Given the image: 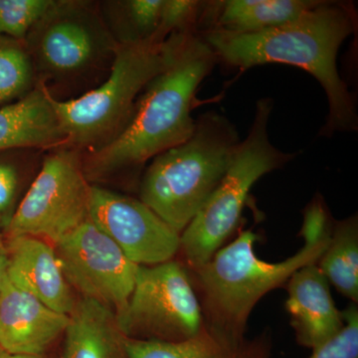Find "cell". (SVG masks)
I'll return each instance as SVG.
<instances>
[{"label":"cell","mask_w":358,"mask_h":358,"mask_svg":"<svg viewBox=\"0 0 358 358\" xmlns=\"http://www.w3.org/2000/svg\"><path fill=\"white\" fill-rule=\"evenodd\" d=\"M69 315L47 307L4 275L0 289V346L9 352L46 355L63 336Z\"/></svg>","instance_id":"obj_12"},{"label":"cell","mask_w":358,"mask_h":358,"mask_svg":"<svg viewBox=\"0 0 358 358\" xmlns=\"http://www.w3.org/2000/svg\"><path fill=\"white\" fill-rule=\"evenodd\" d=\"M7 255L6 245L2 242L1 234H0V289H1L2 282H3L4 275L6 272Z\"/></svg>","instance_id":"obj_26"},{"label":"cell","mask_w":358,"mask_h":358,"mask_svg":"<svg viewBox=\"0 0 358 358\" xmlns=\"http://www.w3.org/2000/svg\"><path fill=\"white\" fill-rule=\"evenodd\" d=\"M37 83L58 102L85 95L105 81L117 46L98 2L52 0L24 39Z\"/></svg>","instance_id":"obj_4"},{"label":"cell","mask_w":358,"mask_h":358,"mask_svg":"<svg viewBox=\"0 0 358 358\" xmlns=\"http://www.w3.org/2000/svg\"><path fill=\"white\" fill-rule=\"evenodd\" d=\"M272 110L271 99L257 102L248 136L239 141L217 187L181 233L178 254L187 270H194L210 260L234 232L257 181L282 169L296 155L282 152L271 143L268 124Z\"/></svg>","instance_id":"obj_7"},{"label":"cell","mask_w":358,"mask_h":358,"mask_svg":"<svg viewBox=\"0 0 358 358\" xmlns=\"http://www.w3.org/2000/svg\"><path fill=\"white\" fill-rule=\"evenodd\" d=\"M22 173L14 162L0 160V226L6 227L15 211L16 199L21 187Z\"/></svg>","instance_id":"obj_25"},{"label":"cell","mask_w":358,"mask_h":358,"mask_svg":"<svg viewBox=\"0 0 358 358\" xmlns=\"http://www.w3.org/2000/svg\"><path fill=\"white\" fill-rule=\"evenodd\" d=\"M240 141L236 127L225 115L202 114L187 141L145 166L141 201L181 234L217 187Z\"/></svg>","instance_id":"obj_5"},{"label":"cell","mask_w":358,"mask_h":358,"mask_svg":"<svg viewBox=\"0 0 358 358\" xmlns=\"http://www.w3.org/2000/svg\"><path fill=\"white\" fill-rule=\"evenodd\" d=\"M334 221L324 199L317 195L303 211L300 234L305 243L286 260L268 263L258 258L254 246L259 236L248 229L240 231L234 241L203 265L187 270L205 329L232 341L246 338L247 322L256 303L301 268L319 262L329 245Z\"/></svg>","instance_id":"obj_3"},{"label":"cell","mask_w":358,"mask_h":358,"mask_svg":"<svg viewBox=\"0 0 358 358\" xmlns=\"http://www.w3.org/2000/svg\"><path fill=\"white\" fill-rule=\"evenodd\" d=\"M317 266L339 293L358 303V218L334 221L331 238Z\"/></svg>","instance_id":"obj_20"},{"label":"cell","mask_w":358,"mask_h":358,"mask_svg":"<svg viewBox=\"0 0 358 358\" xmlns=\"http://www.w3.org/2000/svg\"><path fill=\"white\" fill-rule=\"evenodd\" d=\"M357 20L350 4L324 1L293 21L250 34L210 30L200 33L218 62L241 71L281 63L310 73L326 92L329 115L320 136L357 131L355 96L339 75L338 54L355 32Z\"/></svg>","instance_id":"obj_1"},{"label":"cell","mask_w":358,"mask_h":358,"mask_svg":"<svg viewBox=\"0 0 358 358\" xmlns=\"http://www.w3.org/2000/svg\"><path fill=\"white\" fill-rule=\"evenodd\" d=\"M69 317L57 358H129L127 338L109 308L81 298Z\"/></svg>","instance_id":"obj_17"},{"label":"cell","mask_w":358,"mask_h":358,"mask_svg":"<svg viewBox=\"0 0 358 358\" xmlns=\"http://www.w3.org/2000/svg\"><path fill=\"white\" fill-rule=\"evenodd\" d=\"M0 358H48L46 355H22V353H13L0 346Z\"/></svg>","instance_id":"obj_27"},{"label":"cell","mask_w":358,"mask_h":358,"mask_svg":"<svg viewBox=\"0 0 358 358\" xmlns=\"http://www.w3.org/2000/svg\"><path fill=\"white\" fill-rule=\"evenodd\" d=\"M6 248V277L47 307L69 315L77 301L54 245L40 238L18 236L8 238Z\"/></svg>","instance_id":"obj_13"},{"label":"cell","mask_w":358,"mask_h":358,"mask_svg":"<svg viewBox=\"0 0 358 358\" xmlns=\"http://www.w3.org/2000/svg\"><path fill=\"white\" fill-rule=\"evenodd\" d=\"M199 33H190L173 62L145 87L121 134L95 152L82 155L91 182L143 171L148 162L192 136L197 90L217 64Z\"/></svg>","instance_id":"obj_2"},{"label":"cell","mask_w":358,"mask_h":358,"mask_svg":"<svg viewBox=\"0 0 358 358\" xmlns=\"http://www.w3.org/2000/svg\"><path fill=\"white\" fill-rule=\"evenodd\" d=\"M322 0H220L206 1L199 33L216 30L250 34L293 21Z\"/></svg>","instance_id":"obj_16"},{"label":"cell","mask_w":358,"mask_h":358,"mask_svg":"<svg viewBox=\"0 0 358 358\" xmlns=\"http://www.w3.org/2000/svg\"><path fill=\"white\" fill-rule=\"evenodd\" d=\"M287 289L286 310L299 345L315 350L345 327L343 312L334 305L329 282L317 263L294 272Z\"/></svg>","instance_id":"obj_14"},{"label":"cell","mask_w":358,"mask_h":358,"mask_svg":"<svg viewBox=\"0 0 358 358\" xmlns=\"http://www.w3.org/2000/svg\"><path fill=\"white\" fill-rule=\"evenodd\" d=\"M98 6L117 46L155 42L164 0H103Z\"/></svg>","instance_id":"obj_19"},{"label":"cell","mask_w":358,"mask_h":358,"mask_svg":"<svg viewBox=\"0 0 358 358\" xmlns=\"http://www.w3.org/2000/svg\"><path fill=\"white\" fill-rule=\"evenodd\" d=\"M189 34H173L164 42L119 46L102 84L79 98L54 100L66 145L83 155L115 140L131 119L143 90L173 62Z\"/></svg>","instance_id":"obj_6"},{"label":"cell","mask_w":358,"mask_h":358,"mask_svg":"<svg viewBox=\"0 0 358 358\" xmlns=\"http://www.w3.org/2000/svg\"><path fill=\"white\" fill-rule=\"evenodd\" d=\"M52 0H0V36L24 41Z\"/></svg>","instance_id":"obj_22"},{"label":"cell","mask_w":358,"mask_h":358,"mask_svg":"<svg viewBox=\"0 0 358 358\" xmlns=\"http://www.w3.org/2000/svg\"><path fill=\"white\" fill-rule=\"evenodd\" d=\"M345 327L333 338L313 350L310 358H358V308L350 303L343 310Z\"/></svg>","instance_id":"obj_24"},{"label":"cell","mask_w":358,"mask_h":358,"mask_svg":"<svg viewBox=\"0 0 358 358\" xmlns=\"http://www.w3.org/2000/svg\"><path fill=\"white\" fill-rule=\"evenodd\" d=\"M127 338L179 343L203 327L201 308L187 268L179 261L138 266L128 303L117 313Z\"/></svg>","instance_id":"obj_9"},{"label":"cell","mask_w":358,"mask_h":358,"mask_svg":"<svg viewBox=\"0 0 358 358\" xmlns=\"http://www.w3.org/2000/svg\"><path fill=\"white\" fill-rule=\"evenodd\" d=\"M89 219L136 265L169 262L178 254L180 234L140 199L92 185Z\"/></svg>","instance_id":"obj_11"},{"label":"cell","mask_w":358,"mask_h":358,"mask_svg":"<svg viewBox=\"0 0 358 358\" xmlns=\"http://www.w3.org/2000/svg\"><path fill=\"white\" fill-rule=\"evenodd\" d=\"M91 188L81 152L68 145L47 150L38 173L7 223V236H31L57 243L88 220Z\"/></svg>","instance_id":"obj_8"},{"label":"cell","mask_w":358,"mask_h":358,"mask_svg":"<svg viewBox=\"0 0 358 358\" xmlns=\"http://www.w3.org/2000/svg\"><path fill=\"white\" fill-rule=\"evenodd\" d=\"M54 248L73 291L121 312L133 292L138 265L109 236L88 219Z\"/></svg>","instance_id":"obj_10"},{"label":"cell","mask_w":358,"mask_h":358,"mask_svg":"<svg viewBox=\"0 0 358 358\" xmlns=\"http://www.w3.org/2000/svg\"><path fill=\"white\" fill-rule=\"evenodd\" d=\"M206 1L164 0L155 42H164L178 33H199Z\"/></svg>","instance_id":"obj_23"},{"label":"cell","mask_w":358,"mask_h":358,"mask_svg":"<svg viewBox=\"0 0 358 358\" xmlns=\"http://www.w3.org/2000/svg\"><path fill=\"white\" fill-rule=\"evenodd\" d=\"M129 358H271L272 338L263 333L253 339L232 341L202 327L194 338L179 343L127 338Z\"/></svg>","instance_id":"obj_18"},{"label":"cell","mask_w":358,"mask_h":358,"mask_svg":"<svg viewBox=\"0 0 358 358\" xmlns=\"http://www.w3.org/2000/svg\"><path fill=\"white\" fill-rule=\"evenodd\" d=\"M66 145V136L54 99L43 87L0 108V152L50 150Z\"/></svg>","instance_id":"obj_15"},{"label":"cell","mask_w":358,"mask_h":358,"mask_svg":"<svg viewBox=\"0 0 358 358\" xmlns=\"http://www.w3.org/2000/svg\"><path fill=\"white\" fill-rule=\"evenodd\" d=\"M37 86L24 42L0 36V106L20 100Z\"/></svg>","instance_id":"obj_21"}]
</instances>
